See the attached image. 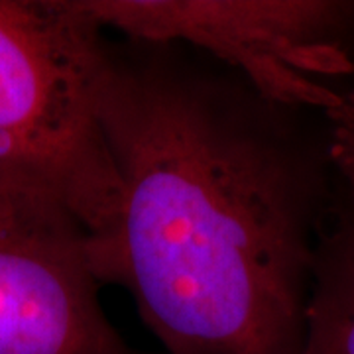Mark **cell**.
<instances>
[{
    "instance_id": "6da1fadb",
    "label": "cell",
    "mask_w": 354,
    "mask_h": 354,
    "mask_svg": "<svg viewBox=\"0 0 354 354\" xmlns=\"http://www.w3.org/2000/svg\"><path fill=\"white\" fill-rule=\"evenodd\" d=\"M288 111L189 48L111 46L99 118L116 203L91 260L167 354L297 348L327 225Z\"/></svg>"
},
{
    "instance_id": "7a4b0ae2",
    "label": "cell",
    "mask_w": 354,
    "mask_h": 354,
    "mask_svg": "<svg viewBox=\"0 0 354 354\" xmlns=\"http://www.w3.org/2000/svg\"><path fill=\"white\" fill-rule=\"evenodd\" d=\"M111 46L83 0H0V183L53 193L91 241L116 203L99 118Z\"/></svg>"
},
{
    "instance_id": "3957f363",
    "label": "cell",
    "mask_w": 354,
    "mask_h": 354,
    "mask_svg": "<svg viewBox=\"0 0 354 354\" xmlns=\"http://www.w3.org/2000/svg\"><path fill=\"white\" fill-rule=\"evenodd\" d=\"M104 30L124 39L183 46L242 77L281 106L325 113L346 75L342 32L354 4L333 0H83Z\"/></svg>"
},
{
    "instance_id": "277c9868",
    "label": "cell",
    "mask_w": 354,
    "mask_h": 354,
    "mask_svg": "<svg viewBox=\"0 0 354 354\" xmlns=\"http://www.w3.org/2000/svg\"><path fill=\"white\" fill-rule=\"evenodd\" d=\"M88 244L59 197L0 183V354H136L102 309Z\"/></svg>"
},
{
    "instance_id": "5b68a950",
    "label": "cell",
    "mask_w": 354,
    "mask_h": 354,
    "mask_svg": "<svg viewBox=\"0 0 354 354\" xmlns=\"http://www.w3.org/2000/svg\"><path fill=\"white\" fill-rule=\"evenodd\" d=\"M293 354H354V209L327 223Z\"/></svg>"
},
{
    "instance_id": "8992f818",
    "label": "cell",
    "mask_w": 354,
    "mask_h": 354,
    "mask_svg": "<svg viewBox=\"0 0 354 354\" xmlns=\"http://www.w3.org/2000/svg\"><path fill=\"white\" fill-rule=\"evenodd\" d=\"M327 140L325 152L330 169L339 176L354 209V88L339 91L335 102L325 111Z\"/></svg>"
}]
</instances>
